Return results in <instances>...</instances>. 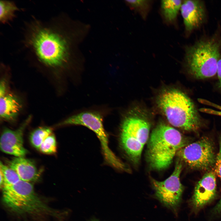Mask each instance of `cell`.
Instances as JSON below:
<instances>
[{
	"label": "cell",
	"instance_id": "cell-16",
	"mask_svg": "<svg viewBox=\"0 0 221 221\" xmlns=\"http://www.w3.org/2000/svg\"><path fill=\"white\" fill-rule=\"evenodd\" d=\"M52 133V129L51 128L46 126L39 127L34 130L31 134L30 142L34 148L39 149L44 140Z\"/></svg>",
	"mask_w": 221,
	"mask_h": 221
},
{
	"label": "cell",
	"instance_id": "cell-2",
	"mask_svg": "<svg viewBox=\"0 0 221 221\" xmlns=\"http://www.w3.org/2000/svg\"><path fill=\"white\" fill-rule=\"evenodd\" d=\"M189 141L176 129L161 122L153 129L149 138L147 158L150 166L157 170L168 168L179 150Z\"/></svg>",
	"mask_w": 221,
	"mask_h": 221
},
{
	"label": "cell",
	"instance_id": "cell-15",
	"mask_svg": "<svg viewBox=\"0 0 221 221\" xmlns=\"http://www.w3.org/2000/svg\"><path fill=\"white\" fill-rule=\"evenodd\" d=\"M21 10L12 1H0V22L3 25L9 24L16 17V13Z\"/></svg>",
	"mask_w": 221,
	"mask_h": 221
},
{
	"label": "cell",
	"instance_id": "cell-6",
	"mask_svg": "<svg viewBox=\"0 0 221 221\" xmlns=\"http://www.w3.org/2000/svg\"><path fill=\"white\" fill-rule=\"evenodd\" d=\"M69 125L83 126L92 131L99 141L106 163L117 170L130 171L126 165L109 148L108 134L103 126V117L99 113L93 111L82 112L68 117L59 124V126Z\"/></svg>",
	"mask_w": 221,
	"mask_h": 221
},
{
	"label": "cell",
	"instance_id": "cell-21",
	"mask_svg": "<svg viewBox=\"0 0 221 221\" xmlns=\"http://www.w3.org/2000/svg\"><path fill=\"white\" fill-rule=\"evenodd\" d=\"M7 84L4 79H2L0 83V97L5 95L6 93Z\"/></svg>",
	"mask_w": 221,
	"mask_h": 221
},
{
	"label": "cell",
	"instance_id": "cell-18",
	"mask_svg": "<svg viewBox=\"0 0 221 221\" xmlns=\"http://www.w3.org/2000/svg\"><path fill=\"white\" fill-rule=\"evenodd\" d=\"M130 7L137 11L144 18L147 16L150 9L151 2L149 0H126Z\"/></svg>",
	"mask_w": 221,
	"mask_h": 221
},
{
	"label": "cell",
	"instance_id": "cell-17",
	"mask_svg": "<svg viewBox=\"0 0 221 221\" xmlns=\"http://www.w3.org/2000/svg\"><path fill=\"white\" fill-rule=\"evenodd\" d=\"M0 165V171L4 179L2 187L15 184L21 180L17 173L10 167L4 165L1 162Z\"/></svg>",
	"mask_w": 221,
	"mask_h": 221
},
{
	"label": "cell",
	"instance_id": "cell-8",
	"mask_svg": "<svg viewBox=\"0 0 221 221\" xmlns=\"http://www.w3.org/2000/svg\"><path fill=\"white\" fill-rule=\"evenodd\" d=\"M182 163L178 159L173 173L165 180L161 181L153 178L151 180L155 197L175 214H177L181 202L184 189L180 178Z\"/></svg>",
	"mask_w": 221,
	"mask_h": 221
},
{
	"label": "cell",
	"instance_id": "cell-23",
	"mask_svg": "<svg viewBox=\"0 0 221 221\" xmlns=\"http://www.w3.org/2000/svg\"><path fill=\"white\" fill-rule=\"evenodd\" d=\"M214 211L216 213H221V198L218 203L215 207Z\"/></svg>",
	"mask_w": 221,
	"mask_h": 221
},
{
	"label": "cell",
	"instance_id": "cell-4",
	"mask_svg": "<svg viewBox=\"0 0 221 221\" xmlns=\"http://www.w3.org/2000/svg\"><path fill=\"white\" fill-rule=\"evenodd\" d=\"M216 37L201 40L186 48L185 60L188 70L194 77H211L217 72L221 40Z\"/></svg>",
	"mask_w": 221,
	"mask_h": 221
},
{
	"label": "cell",
	"instance_id": "cell-20",
	"mask_svg": "<svg viewBox=\"0 0 221 221\" xmlns=\"http://www.w3.org/2000/svg\"><path fill=\"white\" fill-rule=\"evenodd\" d=\"M219 150L217 156L215 165V170L216 174L221 181V135L219 139Z\"/></svg>",
	"mask_w": 221,
	"mask_h": 221
},
{
	"label": "cell",
	"instance_id": "cell-9",
	"mask_svg": "<svg viewBox=\"0 0 221 221\" xmlns=\"http://www.w3.org/2000/svg\"><path fill=\"white\" fill-rule=\"evenodd\" d=\"M31 118V116H29L16 130L8 128L4 129L0 141V149L3 152L16 157H24L27 153L23 146V134Z\"/></svg>",
	"mask_w": 221,
	"mask_h": 221
},
{
	"label": "cell",
	"instance_id": "cell-14",
	"mask_svg": "<svg viewBox=\"0 0 221 221\" xmlns=\"http://www.w3.org/2000/svg\"><path fill=\"white\" fill-rule=\"evenodd\" d=\"M182 3V1L180 0L161 1V12L165 22L168 23H172L174 22L180 10Z\"/></svg>",
	"mask_w": 221,
	"mask_h": 221
},
{
	"label": "cell",
	"instance_id": "cell-11",
	"mask_svg": "<svg viewBox=\"0 0 221 221\" xmlns=\"http://www.w3.org/2000/svg\"><path fill=\"white\" fill-rule=\"evenodd\" d=\"M180 10L187 32L199 27L204 21L205 10L204 3L201 1H184L182 2Z\"/></svg>",
	"mask_w": 221,
	"mask_h": 221
},
{
	"label": "cell",
	"instance_id": "cell-19",
	"mask_svg": "<svg viewBox=\"0 0 221 221\" xmlns=\"http://www.w3.org/2000/svg\"><path fill=\"white\" fill-rule=\"evenodd\" d=\"M39 150L41 153L47 154H54L56 152V140L52 133L44 140L40 145Z\"/></svg>",
	"mask_w": 221,
	"mask_h": 221
},
{
	"label": "cell",
	"instance_id": "cell-3",
	"mask_svg": "<svg viewBox=\"0 0 221 221\" xmlns=\"http://www.w3.org/2000/svg\"><path fill=\"white\" fill-rule=\"evenodd\" d=\"M150 127L147 115L138 109L130 110L122 122L119 145L134 164H137L140 159L144 146L149 139Z\"/></svg>",
	"mask_w": 221,
	"mask_h": 221
},
{
	"label": "cell",
	"instance_id": "cell-22",
	"mask_svg": "<svg viewBox=\"0 0 221 221\" xmlns=\"http://www.w3.org/2000/svg\"><path fill=\"white\" fill-rule=\"evenodd\" d=\"M217 73L219 80V87L221 89V58L219 59L218 63Z\"/></svg>",
	"mask_w": 221,
	"mask_h": 221
},
{
	"label": "cell",
	"instance_id": "cell-24",
	"mask_svg": "<svg viewBox=\"0 0 221 221\" xmlns=\"http://www.w3.org/2000/svg\"><path fill=\"white\" fill-rule=\"evenodd\" d=\"M90 221H99L98 220L95 219H91Z\"/></svg>",
	"mask_w": 221,
	"mask_h": 221
},
{
	"label": "cell",
	"instance_id": "cell-10",
	"mask_svg": "<svg viewBox=\"0 0 221 221\" xmlns=\"http://www.w3.org/2000/svg\"><path fill=\"white\" fill-rule=\"evenodd\" d=\"M215 174L213 172L205 173L196 184L191 201L195 209H200L215 198L216 192Z\"/></svg>",
	"mask_w": 221,
	"mask_h": 221
},
{
	"label": "cell",
	"instance_id": "cell-5",
	"mask_svg": "<svg viewBox=\"0 0 221 221\" xmlns=\"http://www.w3.org/2000/svg\"><path fill=\"white\" fill-rule=\"evenodd\" d=\"M2 187L3 202L15 213L20 214H56L37 196L33 185L29 182L21 180L15 184Z\"/></svg>",
	"mask_w": 221,
	"mask_h": 221
},
{
	"label": "cell",
	"instance_id": "cell-1",
	"mask_svg": "<svg viewBox=\"0 0 221 221\" xmlns=\"http://www.w3.org/2000/svg\"><path fill=\"white\" fill-rule=\"evenodd\" d=\"M158 107L172 125L188 131H195L201 126V118L192 100L175 88L163 90L158 95Z\"/></svg>",
	"mask_w": 221,
	"mask_h": 221
},
{
	"label": "cell",
	"instance_id": "cell-7",
	"mask_svg": "<svg viewBox=\"0 0 221 221\" xmlns=\"http://www.w3.org/2000/svg\"><path fill=\"white\" fill-rule=\"evenodd\" d=\"M213 141L207 137L188 144L177 153L178 159L190 168L207 170L215 166L216 156Z\"/></svg>",
	"mask_w": 221,
	"mask_h": 221
},
{
	"label": "cell",
	"instance_id": "cell-12",
	"mask_svg": "<svg viewBox=\"0 0 221 221\" xmlns=\"http://www.w3.org/2000/svg\"><path fill=\"white\" fill-rule=\"evenodd\" d=\"M7 163L21 180L30 182L36 181L39 177V172L34 163L24 157H14Z\"/></svg>",
	"mask_w": 221,
	"mask_h": 221
},
{
	"label": "cell",
	"instance_id": "cell-13",
	"mask_svg": "<svg viewBox=\"0 0 221 221\" xmlns=\"http://www.w3.org/2000/svg\"><path fill=\"white\" fill-rule=\"evenodd\" d=\"M22 107L21 101L13 94L6 93L0 97V116L3 120L9 121L15 120Z\"/></svg>",
	"mask_w": 221,
	"mask_h": 221
}]
</instances>
